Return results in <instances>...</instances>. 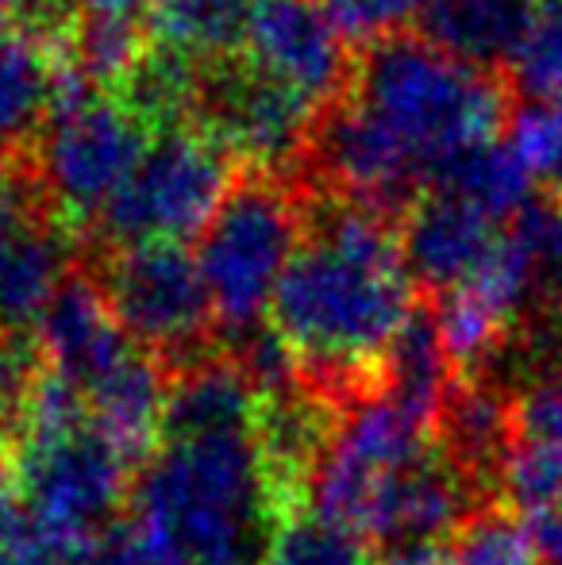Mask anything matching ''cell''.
I'll return each instance as SVG.
<instances>
[{
  "mask_svg": "<svg viewBox=\"0 0 562 565\" xmlns=\"http://www.w3.org/2000/svg\"><path fill=\"white\" fill-rule=\"evenodd\" d=\"M505 89L424 35L367 46L347 93L320 116L312 154L347 201L378 212L413 204L458 154L497 139Z\"/></svg>",
  "mask_w": 562,
  "mask_h": 565,
  "instance_id": "cell-1",
  "label": "cell"
},
{
  "mask_svg": "<svg viewBox=\"0 0 562 565\" xmlns=\"http://www.w3.org/2000/svg\"><path fill=\"white\" fill-rule=\"evenodd\" d=\"M413 274L390 212L336 196L308 212L305 238L282 277L266 328L297 370L331 388L382 373L413 320Z\"/></svg>",
  "mask_w": 562,
  "mask_h": 565,
  "instance_id": "cell-2",
  "label": "cell"
},
{
  "mask_svg": "<svg viewBox=\"0 0 562 565\" xmlns=\"http://www.w3.org/2000/svg\"><path fill=\"white\" fill-rule=\"evenodd\" d=\"M131 500L178 565H263L282 512L255 431L162 439Z\"/></svg>",
  "mask_w": 562,
  "mask_h": 565,
  "instance_id": "cell-3",
  "label": "cell"
},
{
  "mask_svg": "<svg viewBox=\"0 0 562 565\" xmlns=\"http://www.w3.org/2000/svg\"><path fill=\"white\" fill-rule=\"evenodd\" d=\"M308 212L274 173L240 178L197 243L216 328L235 342L258 335L271 320L282 277L305 238Z\"/></svg>",
  "mask_w": 562,
  "mask_h": 565,
  "instance_id": "cell-4",
  "label": "cell"
},
{
  "mask_svg": "<svg viewBox=\"0 0 562 565\" xmlns=\"http://www.w3.org/2000/svg\"><path fill=\"white\" fill-rule=\"evenodd\" d=\"M15 484L31 527L85 554L116 527L131 492V461L89 419L28 427L20 435Z\"/></svg>",
  "mask_w": 562,
  "mask_h": 565,
  "instance_id": "cell-5",
  "label": "cell"
},
{
  "mask_svg": "<svg viewBox=\"0 0 562 565\" xmlns=\"http://www.w3.org/2000/svg\"><path fill=\"white\" fill-rule=\"evenodd\" d=\"M150 142V127L124 97L97 93L70 70V85L35 142V170L46 204L70 224H97Z\"/></svg>",
  "mask_w": 562,
  "mask_h": 565,
  "instance_id": "cell-6",
  "label": "cell"
},
{
  "mask_svg": "<svg viewBox=\"0 0 562 565\" xmlns=\"http://www.w3.org/2000/svg\"><path fill=\"white\" fill-rule=\"evenodd\" d=\"M235 158L204 127L178 124L150 135L147 150L100 212L97 231L113 246L185 243L201 235L232 193Z\"/></svg>",
  "mask_w": 562,
  "mask_h": 565,
  "instance_id": "cell-7",
  "label": "cell"
},
{
  "mask_svg": "<svg viewBox=\"0 0 562 565\" xmlns=\"http://www.w3.org/2000/svg\"><path fill=\"white\" fill-rule=\"evenodd\" d=\"M435 431L439 419L385 388L362 396L336 424L328 450L308 481L316 515L362 539L378 500L439 450Z\"/></svg>",
  "mask_w": 562,
  "mask_h": 565,
  "instance_id": "cell-8",
  "label": "cell"
},
{
  "mask_svg": "<svg viewBox=\"0 0 562 565\" xmlns=\"http://www.w3.org/2000/svg\"><path fill=\"white\" fill-rule=\"evenodd\" d=\"M97 285L131 342L158 362L197 358L216 323L197 254L185 243L113 246Z\"/></svg>",
  "mask_w": 562,
  "mask_h": 565,
  "instance_id": "cell-9",
  "label": "cell"
},
{
  "mask_svg": "<svg viewBox=\"0 0 562 565\" xmlns=\"http://www.w3.org/2000/svg\"><path fill=\"white\" fill-rule=\"evenodd\" d=\"M197 127L212 135L232 158H247L263 173L282 170L312 147L320 113L293 97L285 85L255 70L247 58L201 66Z\"/></svg>",
  "mask_w": 562,
  "mask_h": 565,
  "instance_id": "cell-10",
  "label": "cell"
},
{
  "mask_svg": "<svg viewBox=\"0 0 562 565\" xmlns=\"http://www.w3.org/2000/svg\"><path fill=\"white\" fill-rule=\"evenodd\" d=\"M243 58L320 116L343 97L354 74L347 39L316 0H258Z\"/></svg>",
  "mask_w": 562,
  "mask_h": 565,
  "instance_id": "cell-11",
  "label": "cell"
},
{
  "mask_svg": "<svg viewBox=\"0 0 562 565\" xmlns=\"http://www.w3.org/2000/svg\"><path fill=\"white\" fill-rule=\"evenodd\" d=\"M70 243L20 181L0 178V335H23L43 320L70 281Z\"/></svg>",
  "mask_w": 562,
  "mask_h": 565,
  "instance_id": "cell-12",
  "label": "cell"
},
{
  "mask_svg": "<svg viewBox=\"0 0 562 565\" xmlns=\"http://www.w3.org/2000/svg\"><path fill=\"white\" fill-rule=\"evenodd\" d=\"M509 224L455 201L447 193L416 196L401 220V250H405L413 281L443 297L481 277L497 262Z\"/></svg>",
  "mask_w": 562,
  "mask_h": 565,
  "instance_id": "cell-13",
  "label": "cell"
},
{
  "mask_svg": "<svg viewBox=\"0 0 562 565\" xmlns=\"http://www.w3.org/2000/svg\"><path fill=\"white\" fill-rule=\"evenodd\" d=\"M35 347L46 373L66 381L77 396H85L116 365H124L136 350H142L120 328L100 285L89 277H70L54 292L43 320L35 323Z\"/></svg>",
  "mask_w": 562,
  "mask_h": 565,
  "instance_id": "cell-14",
  "label": "cell"
},
{
  "mask_svg": "<svg viewBox=\"0 0 562 565\" xmlns=\"http://www.w3.org/2000/svg\"><path fill=\"white\" fill-rule=\"evenodd\" d=\"M70 82V66L51 54L46 39L0 20V154H20L39 142Z\"/></svg>",
  "mask_w": 562,
  "mask_h": 565,
  "instance_id": "cell-15",
  "label": "cell"
},
{
  "mask_svg": "<svg viewBox=\"0 0 562 565\" xmlns=\"http://www.w3.org/2000/svg\"><path fill=\"white\" fill-rule=\"evenodd\" d=\"M263 393L235 358H204L170 385L162 439H201V435L258 431Z\"/></svg>",
  "mask_w": 562,
  "mask_h": 565,
  "instance_id": "cell-16",
  "label": "cell"
},
{
  "mask_svg": "<svg viewBox=\"0 0 562 565\" xmlns=\"http://www.w3.org/2000/svg\"><path fill=\"white\" fill-rule=\"evenodd\" d=\"M536 0H435L424 15V39L443 54L494 74L517 58Z\"/></svg>",
  "mask_w": 562,
  "mask_h": 565,
  "instance_id": "cell-17",
  "label": "cell"
},
{
  "mask_svg": "<svg viewBox=\"0 0 562 565\" xmlns=\"http://www.w3.org/2000/svg\"><path fill=\"white\" fill-rule=\"evenodd\" d=\"M427 189L455 196V201L470 204V209L486 212V216L501 220V224H512L536 201L532 178H528L524 162L505 139H489L481 147L458 154L455 162H447L435 173V181Z\"/></svg>",
  "mask_w": 562,
  "mask_h": 565,
  "instance_id": "cell-18",
  "label": "cell"
},
{
  "mask_svg": "<svg viewBox=\"0 0 562 565\" xmlns=\"http://www.w3.org/2000/svg\"><path fill=\"white\" fill-rule=\"evenodd\" d=\"M255 4L258 0H158L150 20L162 46L212 66L243 54Z\"/></svg>",
  "mask_w": 562,
  "mask_h": 565,
  "instance_id": "cell-19",
  "label": "cell"
},
{
  "mask_svg": "<svg viewBox=\"0 0 562 565\" xmlns=\"http://www.w3.org/2000/svg\"><path fill=\"white\" fill-rule=\"evenodd\" d=\"M447 458L458 469L497 466L512 447V404L489 385H450L439 412Z\"/></svg>",
  "mask_w": 562,
  "mask_h": 565,
  "instance_id": "cell-20",
  "label": "cell"
},
{
  "mask_svg": "<svg viewBox=\"0 0 562 565\" xmlns=\"http://www.w3.org/2000/svg\"><path fill=\"white\" fill-rule=\"evenodd\" d=\"M382 388L439 419L443 401L450 393V358L443 350L432 316L413 312V320L393 339L382 362Z\"/></svg>",
  "mask_w": 562,
  "mask_h": 565,
  "instance_id": "cell-21",
  "label": "cell"
},
{
  "mask_svg": "<svg viewBox=\"0 0 562 565\" xmlns=\"http://www.w3.org/2000/svg\"><path fill=\"white\" fill-rule=\"evenodd\" d=\"M509 246L532 289V308L562 316V201L536 196L509 224Z\"/></svg>",
  "mask_w": 562,
  "mask_h": 565,
  "instance_id": "cell-22",
  "label": "cell"
},
{
  "mask_svg": "<svg viewBox=\"0 0 562 565\" xmlns=\"http://www.w3.org/2000/svg\"><path fill=\"white\" fill-rule=\"evenodd\" d=\"M147 31L131 20H105V15H82L70 43V70L82 77L89 89L108 93L124 85L131 70L147 54Z\"/></svg>",
  "mask_w": 562,
  "mask_h": 565,
  "instance_id": "cell-23",
  "label": "cell"
},
{
  "mask_svg": "<svg viewBox=\"0 0 562 565\" xmlns=\"http://www.w3.org/2000/svg\"><path fill=\"white\" fill-rule=\"evenodd\" d=\"M497 484L524 520L562 504V447L517 439L497 461Z\"/></svg>",
  "mask_w": 562,
  "mask_h": 565,
  "instance_id": "cell-24",
  "label": "cell"
},
{
  "mask_svg": "<svg viewBox=\"0 0 562 565\" xmlns=\"http://www.w3.org/2000/svg\"><path fill=\"white\" fill-rule=\"evenodd\" d=\"M536 189L562 201V100H524L505 135Z\"/></svg>",
  "mask_w": 562,
  "mask_h": 565,
  "instance_id": "cell-25",
  "label": "cell"
},
{
  "mask_svg": "<svg viewBox=\"0 0 562 565\" xmlns=\"http://www.w3.org/2000/svg\"><path fill=\"white\" fill-rule=\"evenodd\" d=\"M263 565H367V546L354 531L324 515H289L274 531Z\"/></svg>",
  "mask_w": 562,
  "mask_h": 565,
  "instance_id": "cell-26",
  "label": "cell"
},
{
  "mask_svg": "<svg viewBox=\"0 0 562 565\" xmlns=\"http://www.w3.org/2000/svg\"><path fill=\"white\" fill-rule=\"evenodd\" d=\"M509 74L528 100H562V0H536Z\"/></svg>",
  "mask_w": 562,
  "mask_h": 565,
  "instance_id": "cell-27",
  "label": "cell"
},
{
  "mask_svg": "<svg viewBox=\"0 0 562 565\" xmlns=\"http://www.w3.org/2000/svg\"><path fill=\"white\" fill-rule=\"evenodd\" d=\"M455 565H540L528 523L509 512H478L455 531Z\"/></svg>",
  "mask_w": 562,
  "mask_h": 565,
  "instance_id": "cell-28",
  "label": "cell"
},
{
  "mask_svg": "<svg viewBox=\"0 0 562 565\" xmlns=\"http://www.w3.org/2000/svg\"><path fill=\"white\" fill-rule=\"evenodd\" d=\"M320 12L339 28L347 43L378 46L424 23L435 0H316Z\"/></svg>",
  "mask_w": 562,
  "mask_h": 565,
  "instance_id": "cell-29",
  "label": "cell"
},
{
  "mask_svg": "<svg viewBox=\"0 0 562 565\" xmlns=\"http://www.w3.org/2000/svg\"><path fill=\"white\" fill-rule=\"evenodd\" d=\"M512 431H520V439L562 447V358L536 370L520 388L512 401Z\"/></svg>",
  "mask_w": 562,
  "mask_h": 565,
  "instance_id": "cell-30",
  "label": "cell"
},
{
  "mask_svg": "<svg viewBox=\"0 0 562 565\" xmlns=\"http://www.w3.org/2000/svg\"><path fill=\"white\" fill-rule=\"evenodd\" d=\"M82 565H178L170 551L139 520L116 523L85 551Z\"/></svg>",
  "mask_w": 562,
  "mask_h": 565,
  "instance_id": "cell-31",
  "label": "cell"
},
{
  "mask_svg": "<svg viewBox=\"0 0 562 565\" xmlns=\"http://www.w3.org/2000/svg\"><path fill=\"white\" fill-rule=\"evenodd\" d=\"M82 558H85L82 551H70V546L54 543V539H46L31 523L0 546V565H82Z\"/></svg>",
  "mask_w": 562,
  "mask_h": 565,
  "instance_id": "cell-32",
  "label": "cell"
},
{
  "mask_svg": "<svg viewBox=\"0 0 562 565\" xmlns=\"http://www.w3.org/2000/svg\"><path fill=\"white\" fill-rule=\"evenodd\" d=\"M528 535H532L540 565H562V504L551 508V512L532 515L528 520Z\"/></svg>",
  "mask_w": 562,
  "mask_h": 565,
  "instance_id": "cell-33",
  "label": "cell"
},
{
  "mask_svg": "<svg viewBox=\"0 0 562 565\" xmlns=\"http://www.w3.org/2000/svg\"><path fill=\"white\" fill-rule=\"evenodd\" d=\"M23 500H20V484H15V473L0 461V546L8 543L12 535H20L28 527L23 520Z\"/></svg>",
  "mask_w": 562,
  "mask_h": 565,
  "instance_id": "cell-34",
  "label": "cell"
},
{
  "mask_svg": "<svg viewBox=\"0 0 562 565\" xmlns=\"http://www.w3.org/2000/svg\"><path fill=\"white\" fill-rule=\"evenodd\" d=\"M82 15H105V20H131L142 23V15H155L158 0H77Z\"/></svg>",
  "mask_w": 562,
  "mask_h": 565,
  "instance_id": "cell-35",
  "label": "cell"
},
{
  "mask_svg": "<svg viewBox=\"0 0 562 565\" xmlns=\"http://www.w3.org/2000/svg\"><path fill=\"white\" fill-rule=\"evenodd\" d=\"M382 565H455V558L439 546H401V551H390Z\"/></svg>",
  "mask_w": 562,
  "mask_h": 565,
  "instance_id": "cell-36",
  "label": "cell"
}]
</instances>
